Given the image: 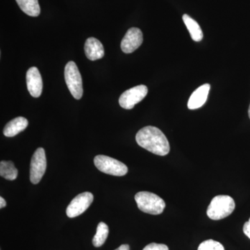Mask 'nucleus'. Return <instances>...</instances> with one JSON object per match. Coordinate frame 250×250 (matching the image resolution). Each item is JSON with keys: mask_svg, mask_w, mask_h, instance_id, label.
<instances>
[{"mask_svg": "<svg viewBox=\"0 0 250 250\" xmlns=\"http://www.w3.org/2000/svg\"><path fill=\"white\" fill-rule=\"evenodd\" d=\"M136 142L141 147L159 156H166L170 152V144L165 134L159 128L147 126L139 130Z\"/></svg>", "mask_w": 250, "mask_h": 250, "instance_id": "f257e3e1", "label": "nucleus"}, {"mask_svg": "<svg viewBox=\"0 0 250 250\" xmlns=\"http://www.w3.org/2000/svg\"><path fill=\"white\" fill-rule=\"evenodd\" d=\"M235 202L232 197L228 195H218L210 202L207 208V215L213 220H222L233 213Z\"/></svg>", "mask_w": 250, "mask_h": 250, "instance_id": "f03ea898", "label": "nucleus"}, {"mask_svg": "<svg viewBox=\"0 0 250 250\" xmlns=\"http://www.w3.org/2000/svg\"><path fill=\"white\" fill-rule=\"evenodd\" d=\"M135 200L141 211L152 215H159L165 209L164 200L152 192H139L135 195Z\"/></svg>", "mask_w": 250, "mask_h": 250, "instance_id": "7ed1b4c3", "label": "nucleus"}, {"mask_svg": "<svg viewBox=\"0 0 250 250\" xmlns=\"http://www.w3.org/2000/svg\"><path fill=\"white\" fill-rule=\"evenodd\" d=\"M65 80L74 98L80 100L83 93V84L80 70L75 62H69L65 65Z\"/></svg>", "mask_w": 250, "mask_h": 250, "instance_id": "20e7f679", "label": "nucleus"}, {"mask_svg": "<svg viewBox=\"0 0 250 250\" xmlns=\"http://www.w3.org/2000/svg\"><path fill=\"white\" fill-rule=\"evenodd\" d=\"M97 168L105 174L122 177L127 173L128 168L121 161L105 155H98L94 159Z\"/></svg>", "mask_w": 250, "mask_h": 250, "instance_id": "39448f33", "label": "nucleus"}, {"mask_svg": "<svg viewBox=\"0 0 250 250\" xmlns=\"http://www.w3.org/2000/svg\"><path fill=\"white\" fill-rule=\"evenodd\" d=\"M148 88L146 85H139L126 90L119 98V104L125 109H131L135 105L146 98L147 95Z\"/></svg>", "mask_w": 250, "mask_h": 250, "instance_id": "423d86ee", "label": "nucleus"}, {"mask_svg": "<svg viewBox=\"0 0 250 250\" xmlns=\"http://www.w3.org/2000/svg\"><path fill=\"white\" fill-rule=\"evenodd\" d=\"M47 167L45 152L43 148L36 149L31 159L30 164V181L34 184H39L45 174Z\"/></svg>", "mask_w": 250, "mask_h": 250, "instance_id": "0eeeda50", "label": "nucleus"}, {"mask_svg": "<svg viewBox=\"0 0 250 250\" xmlns=\"http://www.w3.org/2000/svg\"><path fill=\"white\" fill-rule=\"evenodd\" d=\"M93 202V195L91 192H84L79 194L67 207L66 214L70 218H75L88 209Z\"/></svg>", "mask_w": 250, "mask_h": 250, "instance_id": "6e6552de", "label": "nucleus"}, {"mask_svg": "<svg viewBox=\"0 0 250 250\" xmlns=\"http://www.w3.org/2000/svg\"><path fill=\"white\" fill-rule=\"evenodd\" d=\"M143 41V33L141 29L136 27L131 28L122 41V50L126 54L132 53L142 45Z\"/></svg>", "mask_w": 250, "mask_h": 250, "instance_id": "1a4fd4ad", "label": "nucleus"}, {"mask_svg": "<svg viewBox=\"0 0 250 250\" xmlns=\"http://www.w3.org/2000/svg\"><path fill=\"white\" fill-rule=\"evenodd\" d=\"M27 89L31 96L39 98L42 91V80L40 72L36 67H32L27 72Z\"/></svg>", "mask_w": 250, "mask_h": 250, "instance_id": "9d476101", "label": "nucleus"}, {"mask_svg": "<svg viewBox=\"0 0 250 250\" xmlns=\"http://www.w3.org/2000/svg\"><path fill=\"white\" fill-rule=\"evenodd\" d=\"M210 85L208 83L201 85L192 93L188 103L189 109L194 110L202 107L208 98Z\"/></svg>", "mask_w": 250, "mask_h": 250, "instance_id": "9b49d317", "label": "nucleus"}, {"mask_svg": "<svg viewBox=\"0 0 250 250\" xmlns=\"http://www.w3.org/2000/svg\"><path fill=\"white\" fill-rule=\"evenodd\" d=\"M84 50L85 56L90 61H96L103 58L104 49L102 42L95 38H88L85 41Z\"/></svg>", "mask_w": 250, "mask_h": 250, "instance_id": "f8f14e48", "label": "nucleus"}, {"mask_svg": "<svg viewBox=\"0 0 250 250\" xmlns=\"http://www.w3.org/2000/svg\"><path fill=\"white\" fill-rule=\"evenodd\" d=\"M28 124L29 123L25 118L18 117L6 125L3 133L6 137H14L24 131L27 127Z\"/></svg>", "mask_w": 250, "mask_h": 250, "instance_id": "ddd939ff", "label": "nucleus"}, {"mask_svg": "<svg viewBox=\"0 0 250 250\" xmlns=\"http://www.w3.org/2000/svg\"><path fill=\"white\" fill-rule=\"evenodd\" d=\"M21 9L24 14L31 17H38L41 14L39 0H16Z\"/></svg>", "mask_w": 250, "mask_h": 250, "instance_id": "4468645a", "label": "nucleus"}, {"mask_svg": "<svg viewBox=\"0 0 250 250\" xmlns=\"http://www.w3.org/2000/svg\"><path fill=\"white\" fill-rule=\"evenodd\" d=\"M183 21L188 30L190 33L192 40L196 42L201 41L203 39V32L198 23L187 14L184 15Z\"/></svg>", "mask_w": 250, "mask_h": 250, "instance_id": "2eb2a0df", "label": "nucleus"}, {"mask_svg": "<svg viewBox=\"0 0 250 250\" xmlns=\"http://www.w3.org/2000/svg\"><path fill=\"white\" fill-rule=\"evenodd\" d=\"M18 171L12 161H2L0 163V175L7 180L13 181L17 178Z\"/></svg>", "mask_w": 250, "mask_h": 250, "instance_id": "dca6fc26", "label": "nucleus"}, {"mask_svg": "<svg viewBox=\"0 0 250 250\" xmlns=\"http://www.w3.org/2000/svg\"><path fill=\"white\" fill-rule=\"evenodd\" d=\"M108 232H109V229L107 225L103 222L100 223L97 228L96 234L93 237V246L97 248L103 246L107 238Z\"/></svg>", "mask_w": 250, "mask_h": 250, "instance_id": "f3484780", "label": "nucleus"}, {"mask_svg": "<svg viewBox=\"0 0 250 250\" xmlns=\"http://www.w3.org/2000/svg\"><path fill=\"white\" fill-rule=\"evenodd\" d=\"M197 250H225V248L221 243L210 239L202 243Z\"/></svg>", "mask_w": 250, "mask_h": 250, "instance_id": "a211bd4d", "label": "nucleus"}, {"mask_svg": "<svg viewBox=\"0 0 250 250\" xmlns=\"http://www.w3.org/2000/svg\"><path fill=\"white\" fill-rule=\"evenodd\" d=\"M143 250H169L167 246L164 244H157V243H150L147 245Z\"/></svg>", "mask_w": 250, "mask_h": 250, "instance_id": "6ab92c4d", "label": "nucleus"}, {"mask_svg": "<svg viewBox=\"0 0 250 250\" xmlns=\"http://www.w3.org/2000/svg\"><path fill=\"white\" fill-rule=\"evenodd\" d=\"M243 232L250 239V218L249 221L245 223L244 226H243Z\"/></svg>", "mask_w": 250, "mask_h": 250, "instance_id": "aec40b11", "label": "nucleus"}, {"mask_svg": "<svg viewBox=\"0 0 250 250\" xmlns=\"http://www.w3.org/2000/svg\"><path fill=\"white\" fill-rule=\"evenodd\" d=\"M115 250H130L129 246L128 245H122L119 248Z\"/></svg>", "mask_w": 250, "mask_h": 250, "instance_id": "412c9836", "label": "nucleus"}, {"mask_svg": "<svg viewBox=\"0 0 250 250\" xmlns=\"http://www.w3.org/2000/svg\"><path fill=\"white\" fill-rule=\"evenodd\" d=\"M6 201L2 197H0V208H2L6 207Z\"/></svg>", "mask_w": 250, "mask_h": 250, "instance_id": "4be33fe9", "label": "nucleus"}, {"mask_svg": "<svg viewBox=\"0 0 250 250\" xmlns=\"http://www.w3.org/2000/svg\"><path fill=\"white\" fill-rule=\"evenodd\" d=\"M248 113H249V117L250 118V105L249 110H248Z\"/></svg>", "mask_w": 250, "mask_h": 250, "instance_id": "5701e85b", "label": "nucleus"}]
</instances>
